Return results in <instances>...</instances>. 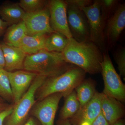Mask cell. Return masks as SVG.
Wrapping results in <instances>:
<instances>
[{"label":"cell","instance_id":"6da1fadb","mask_svg":"<svg viewBox=\"0 0 125 125\" xmlns=\"http://www.w3.org/2000/svg\"><path fill=\"white\" fill-rule=\"evenodd\" d=\"M66 62L78 66L90 74L101 72L103 53L93 43L78 42L73 38L69 39L62 52Z\"/></svg>","mask_w":125,"mask_h":125},{"label":"cell","instance_id":"7a4b0ae2","mask_svg":"<svg viewBox=\"0 0 125 125\" xmlns=\"http://www.w3.org/2000/svg\"><path fill=\"white\" fill-rule=\"evenodd\" d=\"M72 65L64 60L61 52H49L42 49L36 54L27 55L24 69L49 78L60 75Z\"/></svg>","mask_w":125,"mask_h":125},{"label":"cell","instance_id":"3957f363","mask_svg":"<svg viewBox=\"0 0 125 125\" xmlns=\"http://www.w3.org/2000/svg\"><path fill=\"white\" fill-rule=\"evenodd\" d=\"M86 74L79 67L72 65L60 75L47 78L36 92V97L40 101L58 93L63 94L66 97L85 79Z\"/></svg>","mask_w":125,"mask_h":125},{"label":"cell","instance_id":"277c9868","mask_svg":"<svg viewBox=\"0 0 125 125\" xmlns=\"http://www.w3.org/2000/svg\"><path fill=\"white\" fill-rule=\"evenodd\" d=\"M47 78L38 74L35 77L28 91L13 106V111L7 117L6 125H21L22 124L35 104L36 92Z\"/></svg>","mask_w":125,"mask_h":125},{"label":"cell","instance_id":"5b68a950","mask_svg":"<svg viewBox=\"0 0 125 125\" xmlns=\"http://www.w3.org/2000/svg\"><path fill=\"white\" fill-rule=\"evenodd\" d=\"M80 9L88 20L90 42L98 47L103 53L107 52L104 33L106 23L101 14L99 0L94 1L90 5Z\"/></svg>","mask_w":125,"mask_h":125},{"label":"cell","instance_id":"8992f818","mask_svg":"<svg viewBox=\"0 0 125 125\" xmlns=\"http://www.w3.org/2000/svg\"><path fill=\"white\" fill-rule=\"evenodd\" d=\"M101 72L104 88L103 93L121 102L125 100V85L117 73L107 52L103 53Z\"/></svg>","mask_w":125,"mask_h":125},{"label":"cell","instance_id":"52a82bcc","mask_svg":"<svg viewBox=\"0 0 125 125\" xmlns=\"http://www.w3.org/2000/svg\"><path fill=\"white\" fill-rule=\"evenodd\" d=\"M67 16L72 38L78 42H90L89 25L83 11L76 6L67 4Z\"/></svg>","mask_w":125,"mask_h":125},{"label":"cell","instance_id":"ba28073f","mask_svg":"<svg viewBox=\"0 0 125 125\" xmlns=\"http://www.w3.org/2000/svg\"><path fill=\"white\" fill-rule=\"evenodd\" d=\"M47 6L50 14V25L52 30L68 39L72 38L67 23L66 1L48 0Z\"/></svg>","mask_w":125,"mask_h":125},{"label":"cell","instance_id":"9c48e42d","mask_svg":"<svg viewBox=\"0 0 125 125\" xmlns=\"http://www.w3.org/2000/svg\"><path fill=\"white\" fill-rule=\"evenodd\" d=\"M63 94H51L34 104L31 113L42 125H54L56 113Z\"/></svg>","mask_w":125,"mask_h":125},{"label":"cell","instance_id":"30bf717a","mask_svg":"<svg viewBox=\"0 0 125 125\" xmlns=\"http://www.w3.org/2000/svg\"><path fill=\"white\" fill-rule=\"evenodd\" d=\"M23 21L27 27L28 35L49 34L54 32L50 25V14L47 6L38 11L26 13Z\"/></svg>","mask_w":125,"mask_h":125},{"label":"cell","instance_id":"8fae6325","mask_svg":"<svg viewBox=\"0 0 125 125\" xmlns=\"http://www.w3.org/2000/svg\"><path fill=\"white\" fill-rule=\"evenodd\" d=\"M125 27V4L118 5L105 25L104 36L107 47L115 45Z\"/></svg>","mask_w":125,"mask_h":125},{"label":"cell","instance_id":"7c38bea8","mask_svg":"<svg viewBox=\"0 0 125 125\" xmlns=\"http://www.w3.org/2000/svg\"><path fill=\"white\" fill-rule=\"evenodd\" d=\"M101 98L102 93L96 92L92 100L69 120L71 125H91L101 113Z\"/></svg>","mask_w":125,"mask_h":125},{"label":"cell","instance_id":"4fadbf2b","mask_svg":"<svg viewBox=\"0 0 125 125\" xmlns=\"http://www.w3.org/2000/svg\"><path fill=\"white\" fill-rule=\"evenodd\" d=\"M15 104L28 91L37 74L27 71L8 72Z\"/></svg>","mask_w":125,"mask_h":125},{"label":"cell","instance_id":"5bb4252c","mask_svg":"<svg viewBox=\"0 0 125 125\" xmlns=\"http://www.w3.org/2000/svg\"><path fill=\"white\" fill-rule=\"evenodd\" d=\"M101 113L111 125L124 116L125 108L121 102L102 93Z\"/></svg>","mask_w":125,"mask_h":125},{"label":"cell","instance_id":"9a60e30c","mask_svg":"<svg viewBox=\"0 0 125 125\" xmlns=\"http://www.w3.org/2000/svg\"><path fill=\"white\" fill-rule=\"evenodd\" d=\"M1 44L4 56V69L9 72L24 69V63L27 54L18 47Z\"/></svg>","mask_w":125,"mask_h":125},{"label":"cell","instance_id":"2e32d148","mask_svg":"<svg viewBox=\"0 0 125 125\" xmlns=\"http://www.w3.org/2000/svg\"><path fill=\"white\" fill-rule=\"evenodd\" d=\"M25 13L19 2L8 3L0 7V15L9 26L23 21Z\"/></svg>","mask_w":125,"mask_h":125},{"label":"cell","instance_id":"e0dca14e","mask_svg":"<svg viewBox=\"0 0 125 125\" xmlns=\"http://www.w3.org/2000/svg\"><path fill=\"white\" fill-rule=\"evenodd\" d=\"M48 35H27L15 47L19 48L27 55L36 54L44 49L45 42Z\"/></svg>","mask_w":125,"mask_h":125},{"label":"cell","instance_id":"ac0fdd59","mask_svg":"<svg viewBox=\"0 0 125 125\" xmlns=\"http://www.w3.org/2000/svg\"><path fill=\"white\" fill-rule=\"evenodd\" d=\"M74 90L81 107L89 102L97 92L95 82L91 79H84Z\"/></svg>","mask_w":125,"mask_h":125},{"label":"cell","instance_id":"d6986e66","mask_svg":"<svg viewBox=\"0 0 125 125\" xmlns=\"http://www.w3.org/2000/svg\"><path fill=\"white\" fill-rule=\"evenodd\" d=\"M28 35L27 27L23 21L12 25L7 29L4 41L5 44L15 47Z\"/></svg>","mask_w":125,"mask_h":125},{"label":"cell","instance_id":"ffe728a7","mask_svg":"<svg viewBox=\"0 0 125 125\" xmlns=\"http://www.w3.org/2000/svg\"><path fill=\"white\" fill-rule=\"evenodd\" d=\"M65 98L64 104L60 114L61 120H69L75 115L81 108L75 90Z\"/></svg>","mask_w":125,"mask_h":125},{"label":"cell","instance_id":"44dd1931","mask_svg":"<svg viewBox=\"0 0 125 125\" xmlns=\"http://www.w3.org/2000/svg\"><path fill=\"white\" fill-rule=\"evenodd\" d=\"M69 39L54 32L48 34L45 42L44 49L47 51L62 53L66 46Z\"/></svg>","mask_w":125,"mask_h":125},{"label":"cell","instance_id":"7402d4cb","mask_svg":"<svg viewBox=\"0 0 125 125\" xmlns=\"http://www.w3.org/2000/svg\"><path fill=\"white\" fill-rule=\"evenodd\" d=\"M0 96L10 102L13 101L8 72L4 69H0Z\"/></svg>","mask_w":125,"mask_h":125},{"label":"cell","instance_id":"603a6c76","mask_svg":"<svg viewBox=\"0 0 125 125\" xmlns=\"http://www.w3.org/2000/svg\"><path fill=\"white\" fill-rule=\"evenodd\" d=\"M48 1L45 0H21L19 4L26 13H31L43 9L47 6Z\"/></svg>","mask_w":125,"mask_h":125},{"label":"cell","instance_id":"cb8c5ba5","mask_svg":"<svg viewBox=\"0 0 125 125\" xmlns=\"http://www.w3.org/2000/svg\"><path fill=\"white\" fill-rule=\"evenodd\" d=\"M101 14L105 23L118 6V1L99 0Z\"/></svg>","mask_w":125,"mask_h":125},{"label":"cell","instance_id":"d4e9b609","mask_svg":"<svg viewBox=\"0 0 125 125\" xmlns=\"http://www.w3.org/2000/svg\"><path fill=\"white\" fill-rule=\"evenodd\" d=\"M114 58L117 66L120 75L123 78L125 76V47L118 49L114 54Z\"/></svg>","mask_w":125,"mask_h":125},{"label":"cell","instance_id":"484cf974","mask_svg":"<svg viewBox=\"0 0 125 125\" xmlns=\"http://www.w3.org/2000/svg\"><path fill=\"white\" fill-rule=\"evenodd\" d=\"M67 4H72L78 6L79 8L89 6L93 4L94 1L90 0H67Z\"/></svg>","mask_w":125,"mask_h":125},{"label":"cell","instance_id":"4316f807","mask_svg":"<svg viewBox=\"0 0 125 125\" xmlns=\"http://www.w3.org/2000/svg\"><path fill=\"white\" fill-rule=\"evenodd\" d=\"M13 106L7 108L0 112V125H3V122L5 118H7L13 111Z\"/></svg>","mask_w":125,"mask_h":125},{"label":"cell","instance_id":"83f0119b","mask_svg":"<svg viewBox=\"0 0 125 125\" xmlns=\"http://www.w3.org/2000/svg\"><path fill=\"white\" fill-rule=\"evenodd\" d=\"M91 125H110L102 113L95 119Z\"/></svg>","mask_w":125,"mask_h":125},{"label":"cell","instance_id":"f1b7e54d","mask_svg":"<svg viewBox=\"0 0 125 125\" xmlns=\"http://www.w3.org/2000/svg\"><path fill=\"white\" fill-rule=\"evenodd\" d=\"M9 24L0 18V36H1L6 30Z\"/></svg>","mask_w":125,"mask_h":125},{"label":"cell","instance_id":"f546056e","mask_svg":"<svg viewBox=\"0 0 125 125\" xmlns=\"http://www.w3.org/2000/svg\"><path fill=\"white\" fill-rule=\"evenodd\" d=\"M5 66V60L4 52L1 44H0V69H4Z\"/></svg>","mask_w":125,"mask_h":125},{"label":"cell","instance_id":"4dcf8cb0","mask_svg":"<svg viewBox=\"0 0 125 125\" xmlns=\"http://www.w3.org/2000/svg\"><path fill=\"white\" fill-rule=\"evenodd\" d=\"M24 125H38L36 120L33 117H31L29 118Z\"/></svg>","mask_w":125,"mask_h":125},{"label":"cell","instance_id":"1f68e13d","mask_svg":"<svg viewBox=\"0 0 125 125\" xmlns=\"http://www.w3.org/2000/svg\"><path fill=\"white\" fill-rule=\"evenodd\" d=\"M58 125H72L69 120H60L58 122Z\"/></svg>","mask_w":125,"mask_h":125},{"label":"cell","instance_id":"d6a6232c","mask_svg":"<svg viewBox=\"0 0 125 125\" xmlns=\"http://www.w3.org/2000/svg\"><path fill=\"white\" fill-rule=\"evenodd\" d=\"M111 125H125L124 121L122 119L119 120L114 124Z\"/></svg>","mask_w":125,"mask_h":125},{"label":"cell","instance_id":"836d02e7","mask_svg":"<svg viewBox=\"0 0 125 125\" xmlns=\"http://www.w3.org/2000/svg\"><path fill=\"white\" fill-rule=\"evenodd\" d=\"M2 101V99H1V98H0V102H1V101Z\"/></svg>","mask_w":125,"mask_h":125},{"label":"cell","instance_id":"e575fe53","mask_svg":"<svg viewBox=\"0 0 125 125\" xmlns=\"http://www.w3.org/2000/svg\"></svg>","mask_w":125,"mask_h":125}]
</instances>
